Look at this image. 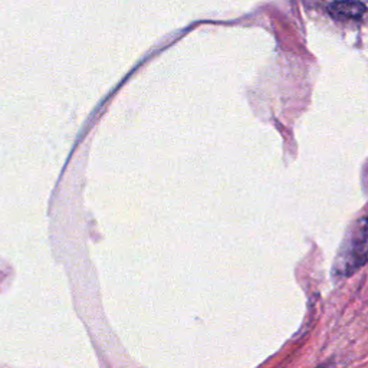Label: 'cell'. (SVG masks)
<instances>
[{"instance_id": "obj_1", "label": "cell", "mask_w": 368, "mask_h": 368, "mask_svg": "<svg viewBox=\"0 0 368 368\" xmlns=\"http://www.w3.org/2000/svg\"><path fill=\"white\" fill-rule=\"evenodd\" d=\"M368 260V217L354 223L344 239L334 263V275L347 278L357 272Z\"/></svg>"}, {"instance_id": "obj_2", "label": "cell", "mask_w": 368, "mask_h": 368, "mask_svg": "<svg viewBox=\"0 0 368 368\" xmlns=\"http://www.w3.org/2000/svg\"><path fill=\"white\" fill-rule=\"evenodd\" d=\"M330 12L334 18L358 19L365 13V6L356 0H336L330 5Z\"/></svg>"}]
</instances>
